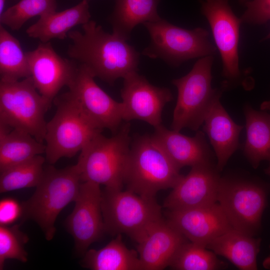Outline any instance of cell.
Returning <instances> with one entry per match:
<instances>
[{
	"mask_svg": "<svg viewBox=\"0 0 270 270\" xmlns=\"http://www.w3.org/2000/svg\"><path fill=\"white\" fill-rule=\"evenodd\" d=\"M0 80H20L30 76L26 53L19 40L0 24Z\"/></svg>",
	"mask_w": 270,
	"mask_h": 270,
	"instance_id": "cell-27",
	"label": "cell"
},
{
	"mask_svg": "<svg viewBox=\"0 0 270 270\" xmlns=\"http://www.w3.org/2000/svg\"><path fill=\"white\" fill-rule=\"evenodd\" d=\"M240 18L242 23L262 24L270 20V0H250Z\"/></svg>",
	"mask_w": 270,
	"mask_h": 270,
	"instance_id": "cell-32",
	"label": "cell"
},
{
	"mask_svg": "<svg viewBox=\"0 0 270 270\" xmlns=\"http://www.w3.org/2000/svg\"><path fill=\"white\" fill-rule=\"evenodd\" d=\"M82 26V31L68 34L70 44L68 54L74 62L111 85L138 71L140 54L127 40L106 32L92 20Z\"/></svg>",
	"mask_w": 270,
	"mask_h": 270,
	"instance_id": "cell-1",
	"label": "cell"
},
{
	"mask_svg": "<svg viewBox=\"0 0 270 270\" xmlns=\"http://www.w3.org/2000/svg\"><path fill=\"white\" fill-rule=\"evenodd\" d=\"M90 70L78 64L68 92L86 114L98 127L112 134L119 130L123 120L122 104L102 90Z\"/></svg>",
	"mask_w": 270,
	"mask_h": 270,
	"instance_id": "cell-12",
	"label": "cell"
},
{
	"mask_svg": "<svg viewBox=\"0 0 270 270\" xmlns=\"http://www.w3.org/2000/svg\"><path fill=\"white\" fill-rule=\"evenodd\" d=\"M152 134L132 140L124 184L139 196L154 198L160 190L172 188L182 175Z\"/></svg>",
	"mask_w": 270,
	"mask_h": 270,
	"instance_id": "cell-2",
	"label": "cell"
},
{
	"mask_svg": "<svg viewBox=\"0 0 270 270\" xmlns=\"http://www.w3.org/2000/svg\"><path fill=\"white\" fill-rule=\"evenodd\" d=\"M240 2L246 4L248 0H238Z\"/></svg>",
	"mask_w": 270,
	"mask_h": 270,
	"instance_id": "cell-39",
	"label": "cell"
},
{
	"mask_svg": "<svg viewBox=\"0 0 270 270\" xmlns=\"http://www.w3.org/2000/svg\"><path fill=\"white\" fill-rule=\"evenodd\" d=\"M26 53L30 76L36 88L52 103L61 88L70 84L78 65L60 56L50 42H41L36 49Z\"/></svg>",
	"mask_w": 270,
	"mask_h": 270,
	"instance_id": "cell-16",
	"label": "cell"
},
{
	"mask_svg": "<svg viewBox=\"0 0 270 270\" xmlns=\"http://www.w3.org/2000/svg\"><path fill=\"white\" fill-rule=\"evenodd\" d=\"M46 158L42 155L0 172V192L36 187L42 176Z\"/></svg>",
	"mask_w": 270,
	"mask_h": 270,
	"instance_id": "cell-28",
	"label": "cell"
},
{
	"mask_svg": "<svg viewBox=\"0 0 270 270\" xmlns=\"http://www.w3.org/2000/svg\"><path fill=\"white\" fill-rule=\"evenodd\" d=\"M167 156L180 169L212 162L213 152L204 132L198 130L190 137L180 132L168 130L162 124L152 134Z\"/></svg>",
	"mask_w": 270,
	"mask_h": 270,
	"instance_id": "cell-19",
	"label": "cell"
},
{
	"mask_svg": "<svg viewBox=\"0 0 270 270\" xmlns=\"http://www.w3.org/2000/svg\"><path fill=\"white\" fill-rule=\"evenodd\" d=\"M261 240L232 228L212 240L206 248L224 257L238 269H258Z\"/></svg>",
	"mask_w": 270,
	"mask_h": 270,
	"instance_id": "cell-22",
	"label": "cell"
},
{
	"mask_svg": "<svg viewBox=\"0 0 270 270\" xmlns=\"http://www.w3.org/2000/svg\"><path fill=\"white\" fill-rule=\"evenodd\" d=\"M269 247L270 249V245ZM263 266L265 268L270 269V255L264 260Z\"/></svg>",
	"mask_w": 270,
	"mask_h": 270,
	"instance_id": "cell-35",
	"label": "cell"
},
{
	"mask_svg": "<svg viewBox=\"0 0 270 270\" xmlns=\"http://www.w3.org/2000/svg\"><path fill=\"white\" fill-rule=\"evenodd\" d=\"M169 212L166 221L173 228L190 242L206 248L218 236L233 228L218 202Z\"/></svg>",
	"mask_w": 270,
	"mask_h": 270,
	"instance_id": "cell-17",
	"label": "cell"
},
{
	"mask_svg": "<svg viewBox=\"0 0 270 270\" xmlns=\"http://www.w3.org/2000/svg\"><path fill=\"white\" fill-rule=\"evenodd\" d=\"M6 0H0V16L4 11V6Z\"/></svg>",
	"mask_w": 270,
	"mask_h": 270,
	"instance_id": "cell-36",
	"label": "cell"
},
{
	"mask_svg": "<svg viewBox=\"0 0 270 270\" xmlns=\"http://www.w3.org/2000/svg\"><path fill=\"white\" fill-rule=\"evenodd\" d=\"M56 0H20L4 10L0 24L12 30H19L30 19L56 10Z\"/></svg>",
	"mask_w": 270,
	"mask_h": 270,
	"instance_id": "cell-30",
	"label": "cell"
},
{
	"mask_svg": "<svg viewBox=\"0 0 270 270\" xmlns=\"http://www.w3.org/2000/svg\"><path fill=\"white\" fill-rule=\"evenodd\" d=\"M137 252L128 248L119 234L102 248L87 250L81 264L92 270H140Z\"/></svg>",
	"mask_w": 270,
	"mask_h": 270,
	"instance_id": "cell-24",
	"label": "cell"
},
{
	"mask_svg": "<svg viewBox=\"0 0 270 270\" xmlns=\"http://www.w3.org/2000/svg\"><path fill=\"white\" fill-rule=\"evenodd\" d=\"M52 104L40 94L31 76L0 80V126L25 131L44 143V116Z\"/></svg>",
	"mask_w": 270,
	"mask_h": 270,
	"instance_id": "cell-8",
	"label": "cell"
},
{
	"mask_svg": "<svg viewBox=\"0 0 270 270\" xmlns=\"http://www.w3.org/2000/svg\"><path fill=\"white\" fill-rule=\"evenodd\" d=\"M28 241V236L20 230L19 225H0V270L3 269L6 260L8 259L27 262L24 245Z\"/></svg>",
	"mask_w": 270,
	"mask_h": 270,
	"instance_id": "cell-31",
	"label": "cell"
},
{
	"mask_svg": "<svg viewBox=\"0 0 270 270\" xmlns=\"http://www.w3.org/2000/svg\"><path fill=\"white\" fill-rule=\"evenodd\" d=\"M22 215V206L12 198L2 199L0 202V225L9 226Z\"/></svg>",
	"mask_w": 270,
	"mask_h": 270,
	"instance_id": "cell-33",
	"label": "cell"
},
{
	"mask_svg": "<svg viewBox=\"0 0 270 270\" xmlns=\"http://www.w3.org/2000/svg\"><path fill=\"white\" fill-rule=\"evenodd\" d=\"M218 97L204 118L203 130L210 140L217 158L216 168L222 171L239 148V136L244 126L236 124L222 106Z\"/></svg>",
	"mask_w": 270,
	"mask_h": 270,
	"instance_id": "cell-20",
	"label": "cell"
},
{
	"mask_svg": "<svg viewBox=\"0 0 270 270\" xmlns=\"http://www.w3.org/2000/svg\"><path fill=\"white\" fill-rule=\"evenodd\" d=\"M220 263L212 251L190 242H185L178 249L170 265L176 270H214Z\"/></svg>",
	"mask_w": 270,
	"mask_h": 270,
	"instance_id": "cell-29",
	"label": "cell"
},
{
	"mask_svg": "<svg viewBox=\"0 0 270 270\" xmlns=\"http://www.w3.org/2000/svg\"><path fill=\"white\" fill-rule=\"evenodd\" d=\"M246 138L244 152L254 168L262 160L270 161V114L246 104L244 107Z\"/></svg>",
	"mask_w": 270,
	"mask_h": 270,
	"instance_id": "cell-25",
	"label": "cell"
},
{
	"mask_svg": "<svg viewBox=\"0 0 270 270\" xmlns=\"http://www.w3.org/2000/svg\"><path fill=\"white\" fill-rule=\"evenodd\" d=\"M81 182L76 164L61 169L51 165L44 167L35 192L22 204V220H34L46 240H52L56 233V218L66 206L75 201Z\"/></svg>",
	"mask_w": 270,
	"mask_h": 270,
	"instance_id": "cell-3",
	"label": "cell"
},
{
	"mask_svg": "<svg viewBox=\"0 0 270 270\" xmlns=\"http://www.w3.org/2000/svg\"><path fill=\"white\" fill-rule=\"evenodd\" d=\"M218 202L234 229L252 236L260 232L267 204V190L264 186L221 178Z\"/></svg>",
	"mask_w": 270,
	"mask_h": 270,
	"instance_id": "cell-10",
	"label": "cell"
},
{
	"mask_svg": "<svg viewBox=\"0 0 270 270\" xmlns=\"http://www.w3.org/2000/svg\"><path fill=\"white\" fill-rule=\"evenodd\" d=\"M186 239L162 219L138 243L140 270H162L169 266Z\"/></svg>",
	"mask_w": 270,
	"mask_h": 270,
	"instance_id": "cell-18",
	"label": "cell"
},
{
	"mask_svg": "<svg viewBox=\"0 0 270 270\" xmlns=\"http://www.w3.org/2000/svg\"><path fill=\"white\" fill-rule=\"evenodd\" d=\"M46 146L28 132L0 126V172L45 152Z\"/></svg>",
	"mask_w": 270,
	"mask_h": 270,
	"instance_id": "cell-26",
	"label": "cell"
},
{
	"mask_svg": "<svg viewBox=\"0 0 270 270\" xmlns=\"http://www.w3.org/2000/svg\"><path fill=\"white\" fill-rule=\"evenodd\" d=\"M201 12L208 20L222 62V88L238 81L241 76L238 47L242 23L232 10L228 0H199Z\"/></svg>",
	"mask_w": 270,
	"mask_h": 270,
	"instance_id": "cell-11",
	"label": "cell"
},
{
	"mask_svg": "<svg viewBox=\"0 0 270 270\" xmlns=\"http://www.w3.org/2000/svg\"><path fill=\"white\" fill-rule=\"evenodd\" d=\"M212 162L192 167L182 176L164 203L168 210H179L212 205L218 202L221 178Z\"/></svg>",
	"mask_w": 270,
	"mask_h": 270,
	"instance_id": "cell-15",
	"label": "cell"
},
{
	"mask_svg": "<svg viewBox=\"0 0 270 270\" xmlns=\"http://www.w3.org/2000/svg\"><path fill=\"white\" fill-rule=\"evenodd\" d=\"M88 0L61 12L54 11L39 18L26 30L27 35L48 42L52 39L64 40L74 26L84 25L90 20Z\"/></svg>",
	"mask_w": 270,
	"mask_h": 270,
	"instance_id": "cell-21",
	"label": "cell"
},
{
	"mask_svg": "<svg viewBox=\"0 0 270 270\" xmlns=\"http://www.w3.org/2000/svg\"><path fill=\"white\" fill-rule=\"evenodd\" d=\"M160 2V0H115L114 10L110 18L112 33L128 40L137 25L161 20L157 10Z\"/></svg>",
	"mask_w": 270,
	"mask_h": 270,
	"instance_id": "cell-23",
	"label": "cell"
},
{
	"mask_svg": "<svg viewBox=\"0 0 270 270\" xmlns=\"http://www.w3.org/2000/svg\"><path fill=\"white\" fill-rule=\"evenodd\" d=\"M123 79L120 90L123 120H142L154 128L162 124L163 109L173 99L170 90L152 85L137 72Z\"/></svg>",
	"mask_w": 270,
	"mask_h": 270,
	"instance_id": "cell-13",
	"label": "cell"
},
{
	"mask_svg": "<svg viewBox=\"0 0 270 270\" xmlns=\"http://www.w3.org/2000/svg\"><path fill=\"white\" fill-rule=\"evenodd\" d=\"M100 185L83 182L74 201L75 206L66 220L67 230L72 236L76 251L84 254L104 232Z\"/></svg>",
	"mask_w": 270,
	"mask_h": 270,
	"instance_id": "cell-14",
	"label": "cell"
},
{
	"mask_svg": "<svg viewBox=\"0 0 270 270\" xmlns=\"http://www.w3.org/2000/svg\"><path fill=\"white\" fill-rule=\"evenodd\" d=\"M53 102L56 112L46 123L44 136L45 158L50 164L74 156L104 130L86 114L69 92L57 96Z\"/></svg>",
	"mask_w": 270,
	"mask_h": 270,
	"instance_id": "cell-5",
	"label": "cell"
},
{
	"mask_svg": "<svg viewBox=\"0 0 270 270\" xmlns=\"http://www.w3.org/2000/svg\"><path fill=\"white\" fill-rule=\"evenodd\" d=\"M126 122L110 138L98 134L80 152L76 164L82 182H92L109 190L123 189L132 140L130 124Z\"/></svg>",
	"mask_w": 270,
	"mask_h": 270,
	"instance_id": "cell-4",
	"label": "cell"
},
{
	"mask_svg": "<svg viewBox=\"0 0 270 270\" xmlns=\"http://www.w3.org/2000/svg\"><path fill=\"white\" fill-rule=\"evenodd\" d=\"M214 60L213 56L200 58L188 74L172 81L178 90L172 130L198 131L214 100L222 96L223 90L212 86Z\"/></svg>",
	"mask_w": 270,
	"mask_h": 270,
	"instance_id": "cell-7",
	"label": "cell"
},
{
	"mask_svg": "<svg viewBox=\"0 0 270 270\" xmlns=\"http://www.w3.org/2000/svg\"><path fill=\"white\" fill-rule=\"evenodd\" d=\"M101 208L104 231L115 236L125 234L138 243L162 218L154 198H148L126 190L104 188Z\"/></svg>",
	"mask_w": 270,
	"mask_h": 270,
	"instance_id": "cell-6",
	"label": "cell"
},
{
	"mask_svg": "<svg viewBox=\"0 0 270 270\" xmlns=\"http://www.w3.org/2000/svg\"><path fill=\"white\" fill-rule=\"evenodd\" d=\"M264 172L270 176V161L268 166L264 170Z\"/></svg>",
	"mask_w": 270,
	"mask_h": 270,
	"instance_id": "cell-37",
	"label": "cell"
},
{
	"mask_svg": "<svg viewBox=\"0 0 270 270\" xmlns=\"http://www.w3.org/2000/svg\"><path fill=\"white\" fill-rule=\"evenodd\" d=\"M143 24L150 34V42L142 54L150 58L161 59L177 67L190 60L214 56L216 52L208 32L204 28L184 29L163 18Z\"/></svg>",
	"mask_w": 270,
	"mask_h": 270,
	"instance_id": "cell-9",
	"label": "cell"
},
{
	"mask_svg": "<svg viewBox=\"0 0 270 270\" xmlns=\"http://www.w3.org/2000/svg\"><path fill=\"white\" fill-rule=\"evenodd\" d=\"M260 110H269L270 111V100H266L262 103L260 104Z\"/></svg>",
	"mask_w": 270,
	"mask_h": 270,
	"instance_id": "cell-34",
	"label": "cell"
},
{
	"mask_svg": "<svg viewBox=\"0 0 270 270\" xmlns=\"http://www.w3.org/2000/svg\"><path fill=\"white\" fill-rule=\"evenodd\" d=\"M268 39H270V32L268 34H267L266 37H264L263 39H262V40H268Z\"/></svg>",
	"mask_w": 270,
	"mask_h": 270,
	"instance_id": "cell-38",
	"label": "cell"
}]
</instances>
